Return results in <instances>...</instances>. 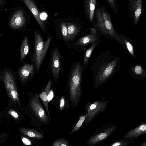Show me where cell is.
<instances>
[{
    "label": "cell",
    "mask_w": 146,
    "mask_h": 146,
    "mask_svg": "<svg viewBox=\"0 0 146 146\" xmlns=\"http://www.w3.org/2000/svg\"><path fill=\"white\" fill-rule=\"evenodd\" d=\"M82 71L81 63L79 62L76 64L72 69L68 85L65 91L73 110L78 107L82 93L81 86Z\"/></svg>",
    "instance_id": "1"
},
{
    "label": "cell",
    "mask_w": 146,
    "mask_h": 146,
    "mask_svg": "<svg viewBox=\"0 0 146 146\" xmlns=\"http://www.w3.org/2000/svg\"><path fill=\"white\" fill-rule=\"evenodd\" d=\"M104 56L102 60L100 65L98 66L96 72L94 75V84L92 89H94L105 82L114 74L119 66V58L115 56Z\"/></svg>",
    "instance_id": "2"
},
{
    "label": "cell",
    "mask_w": 146,
    "mask_h": 146,
    "mask_svg": "<svg viewBox=\"0 0 146 146\" xmlns=\"http://www.w3.org/2000/svg\"><path fill=\"white\" fill-rule=\"evenodd\" d=\"M34 37L35 48L34 61L36 72L38 73L49 47L52 38L49 36L44 41L40 34L37 32L34 33Z\"/></svg>",
    "instance_id": "3"
},
{
    "label": "cell",
    "mask_w": 146,
    "mask_h": 146,
    "mask_svg": "<svg viewBox=\"0 0 146 146\" xmlns=\"http://www.w3.org/2000/svg\"><path fill=\"white\" fill-rule=\"evenodd\" d=\"M29 104L36 123L41 126L49 125L51 121L50 117L47 115L38 94L36 93L31 94Z\"/></svg>",
    "instance_id": "4"
},
{
    "label": "cell",
    "mask_w": 146,
    "mask_h": 146,
    "mask_svg": "<svg viewBox=\"0 0 146 146\" xmlns=\"http://www.w3.org/2000/svg\"><path fill=\"white\" fill-rule=\"evenodd\" d=\"M96 25L104 35L109 34L114 38L116 33L114 29L111 16L109 14L102 8H97L96 11Z\"/></svg>",
    "instance_id": "5"
},
{
    "label": "cell",
    "mask_w": 146,
    "mask_h": 146,
    "mask_svg": "<svg viewBox=\"0 0 146 146\" xmlns=\"http://www.w3.org/2000/svg\"><path fill=\"white\" fill-rule=\"evenodd\" d=\"M102 98L101 101L96 100L94 102L88 101L85 107L86 114L84 124L91 122L100 113L104 111L108 103L109 100L104 101Z\"/></svg>",
    "instance_id": "6"
},
{
    "label": "cell",
    "mask_w": 146,
    "mask_h": 146,
    "mask_svg": "<svg viewBox=\"0 0 146 146\" xmlns=\"http://www.w3.org/2000/svg\"><path fill=\"white\" fill-rule=\"evenodd\" d=\"M3 81L9 97L15 103L20 105L15 80L11 73L5 71L3 75Z\"/></svg>",
    "instance_id": "7"
},
{
    "label": "cell",
    "mask_w": 146,
    "mask_h": 146,
    "mask_svg": "<svg viewBox=\"0 0 146 146\" xmlns=\"http://www.w3.org/2000/svg\"><path fill=\"white\" fill-rule=\"evenodd\" d=\"M117 127L116 125L107 126L103 131L98 132L90 137L87 141V144L92 146L100 143L113 133Z\"/></svg>",
    "instance_id": "8"
},
{
    "label": "cell",
    "mask_w": 146,
    "mask_h": 146,
    "mask_svg": "<svg viewBox=\"0 0 146 146\" xmlns=\"http://www.w3.org/2000/svg\"><path fill=\"white\" fill-rule=\"evenodd\" d=\"M143 0H129L128 11L136 26L142 13Z\"/></svg>",
    "instance_id": "9"
},
{
    "label": "cell",
    "mask_w": 146,
    "mask_h": 146,
    "mask_svg": "<svg viewBox=\"0 0 146 146\" xmlns=\"http://www.w3.org/2000/svg\"><path fill=\"white\" fill-rule=\"evenodd\" d=\"M60 56L58 49L53 50L51 58V69L55 81L57 82L59 76L60 64Z\"/></svg>",
    "instance_id": "10"
},
{
    "label": "cell",
    "mask_w": 146,
    "mask_h": 146,
    "mask_svg": "<svg viewBox=\"0 0 146 146\" xmlns=\"http://www.w3.org/2000/svg\"><path fill=\"white\" fill-rule=\"evenodd\" d=\"M90 31V33L81 37L75 42V44L80 46H86L97 42L98 39L97 30L95 28H92Z\"/></svg>",
    "instance_id": "11"
},
{
    "label": "cell",
    "mask_w": 146,
    "mask_h": 146,
    "mask_svg": "<svg viewBox=\"0 0 146 146\" xmlns=\"http://www.w3.org/2000/svg\"><path fill=\"white\" fill-rule=\"evenodd\" d=\"M25 23L23 11L19 10L15 12L11 18L9 23L12 28L17 29L23 27Z\"/></svg>",
    "instance_id": "12"
},
{
    "label": "cell",
    "mask_w": 146,
    "mask_h": 146,
    "mask_svg": "<svg viewBox=\"0 0 146 146\" xmlns=\"http://www.w3.org/2000/svg\"><path fill=\"white\" fill-rule=\"evenodd\" d=\"M23 1L32 13L41 29L43 31H45V25L44 21L40 17L39 11L35 4L32 0H23Z\"/></svg>",
    "instance_id": "13"
},
{
    "label": "cell",
    "mask_w": 146,
    "mask_h": 146,
    "mask_svg": "<svg viewBox=\"0 0 146 146\" xmlns=\"http://www.w3.org/2000/svg\"><path fill=\"white\" fill-rule=\"evenodd\" d=\"M146 123H144L129 131L123 137L124 139L134 138L146 133Z\"/></svg>",
    "instance_id": "14"
},
{
    "label": "cell",
    "mask_w": 146,
    "mask_h": 146,
    "mask_svg": "<svg viewBox=\"0 0 146 146\" xmlns=\"http://www.w3.org/2000/svg\"><path fill=\"white\" fill-rule=\"evenodd\" d=\"M34 68V65L30 64H26L20 68L19 71V74L22 82H25L29 76L33 74Z\"/></svg>",
    "instance_id": "15"
},
{
    "label": "cell",
    "mask_w": 146,
    "mask_h": 146,
    "mask_svg": "<svg viewBox=\"0 0 146 146\" xmlns=\"http://www.w3.org/2000/svg\"><path fill=\"white\" fill-rule=\"evenodd\" d=\"M52 84V80L50 79L45 88L42 90L39 95L40 98L44 104L48 116L49 117H50V115L48 106V96Z\"/></svg>",
    "instance_id": "16"
},
{
    "label": "cell",
    "mask_w": 146,
    "mask_h": 146,
    "mask_svg": "<svg viewBox=\"0 0 146 146\" xmlns=\"http://www.w3.org/2000/svg\"><path fill=\"white\" fill-rule=\"evenodd\" d=\"M18 131L20 133L27 136L35 139H42L45 137L42 133L35 129L22 127L19 128Z\"/></svg>",
    "instance_id": "17"
},
{
    "label": "cell",
    "mask_w": 146,
    "mask_h": 146,
    "mask_svg": "<svg viewBox=\"0 0 146 146\" xmlns=\"http://www.w3.org/2000/svg\"><path fill=\"white\" fill-rule=\"evenodd\" d=\"M55 103L56 106L61 111L67 110L71 106L69 99L63 95L57 98Z\"/></svg>",
    "instance_id": "18"
},
{
    "label": "cell",
    "mask_w": 146,
    "mask_h": 146,
    "mask_svg": "<svg viewBox=\"0 0 146 146\" xmlns=\"http://www.w3.org/2000/svg\"><path fill=\"white\" fill-rule=\"evenodd\" d=\"M68 40H73L76 36L79 33V28L74 24L69 23L67 25Z\"/></svg>",
    "instance_id": "19"
},
{
    "label": "cell",
    "mask_w": 146,
    "mask_h": 146,
    "mask_svg": "<svg viewBox=\"0 0 146 146\" xmlns=\"http://www.w3.org/2000/svg\"><path fill=\"white\" fill-rule=\"evenodd\" d=\"M86 10L87 15L90 22L93 21L94 16L96 0H87Z\"/></svg>",
    "instance_id": "20"
},
{
    "label": "cell",
    "mask_w": 146,
    "mask_h": 146,
    "mask_svg": "<svg viewBox=\"0 0 146 146\" xmlns=\"http://www.w3.org/2000/svg\"><path fill=\"white\" fill-rule=\"evenodd\" d=\"M29 46L28 38L24 37L22 42L20 50V62H22L28 54Z\"/></svg>",
    "instance_id": "21"
},
{
    "label": "cell",
    "mask_w": 146,
    "mask_h": 146,
    "mask_svg": "<svg viewBox=\"0 0 146 146\" xmlns=\"http://www.w3.org/2000/svg\"><path fill=\"white\" fill-rule=\"evenodd\" d=\"M131 69L133 73L137 76L143 78L146 76V72L141 65H136L133 66Z\"/></svg>",
    "instance_id": "22"
},
{
    "label": "cell",
    "mask_w": 146,
    "mask_h": 146,
    "mask_svg": "<svg viewBox=\"0 0 146 146\" xmlns=\"http://www.w3.org/2000/svg\"><path fill=\"white\" fill-rule=\"evenodd\" d=\"M97 42L92 44L91 46L86 51L84 56L83 64L84 66H87L88 60L92 54V53L98 44Z\"/></svg>",
    "instance_id": "23"
},
{
    "label": "cell",
    "mask_w": 146,
    "mask_h": 146,
    "mask_svg": "<svg viewBox=\"0 0 146 146\" xmlns=\"http://www.w3.org/2000/svg\"><path fill=\"white\" fill-rule=\"evenodd\" d=\"M121 37L122 39L123 44H125L128 51L133 57L135 58V55L133 47L131 42L125 38V36H122Z\"/></svg>",
    "instance_id": "24"
},
{
    "label": "cell",
    "mask_w": 146,
    "mask_h": 146,
    "mask_svg": "<svg viewBox=\"0 0 146 146\" xmlns=\"http://www.w3.org/2000/svg\"><path fill=\"white\" fill-rule=\"evenodd\" d=\"M85 115L84 114L79 116V120L74 128L70 133V135H72L75 131L79 130L85 121Z\"/></svg>",
    "instance_id": "25"
},
{
    "label": "cell",
    "mask_w": 146,
    "mask_h": 146,
    "mask_svg": "<svg viewBox=\"0 0 146 146\" xmlns=\"http://www.w3.org/2000/svg\"><path fill=\"white\" fill-rule=\"evenodd\" d=\"M116 141L111 144V146H123L126 145L133 141L134 138L124 139Z\"/></svg>",
    "instance_id": "26"
},
{
    "label": "cell",
    "mask_w": 146,
    "mask_h": 146,
    "mask_svg": "<svg viewBox=\"0 0 146 146\" xmlns=\"http://www.w3.org/2000/svg\"><path fill=\"white\" fill-rule=\"evenodd\" d=\"M52 146H68V142L66 139L60 138L54 140L53 142Z\"/></svg>",
    "instance_id": "27"
},
{
    "label": "cell",
    "mask_w": 146,
    "mask_h": 146,
    "mask_svg": "<svg viewBox=\"0 0 146 146\" xmlns=\"http://www.w3.org/2000/svg\"><path fill=\"white\" fill-rule=\"evenodd\" d=\"M62 35L64 39L68 40V31L67 25L65 23H62L60 25Z\"/></svg>",
    "instance_id": "28"
},
{
    "label": "cell",
    "mask_w": 146,
    "mask_h": 146,
    "mask_svg": "<svg viewBox=\"0 0 146 146\" xmlns=\"http://www.w3.org/2000/svg\"><path fill=\"white\" fill-rule=\"evenodd\" d=\"M8 113L14 119L17 120L19 119L18 114L14 110L12 109H9L8 111Z\"/></svg>",
    "instance_id": "29"
},
{
    "label": "cell",
    "mask_w": 146,
    "mask_h": 146,
    "mask_svg": "<svg viewBox=\"0 0 146 146\" xmlns=\"http://www.w3.org/2000/svg\"><path fill=\"white\" fill-rule=\"evenodd\" d=\"M109 3L112 9L114 11L116 9V3L115 0H106Z\"/></svg>",
    "instance_id": "30"
},
{
    "label": "cell",
    "mask_w": 146,
    "mask_h": 146,
    "mask_svg": "<svg viewBox=\"0 0 146 146\" xmlns=\"http://www.w3.org/2000/svg\"><path fill=\"white\" fill-rule=\"evenodd\" d=\"M21 139L23 143L26 145H31L32 144L31 141L26 137H21Z\"/></svg>",
    "instance_id": "31"
},
{
    "label": "cell",
    "mask_w": 146,
    "mask_h": 146,
    "mask_svg": "<svg viewBox=\"0 0 146 146\" xmlns=\"http://www.w3.org/2000/svg\"><path fill=\"white\" fill-rule=\"evenodd\" d=\"M46 15L45 13H42L40 15V17L42 20L45 19L46 17Z\"/></svg>",
    "instance_id": "32"
},
{
    "label": "cell",
    "mask_w": 146,
    "mask_h": 146,
    "mask_svg": "<svg viewBox=\"0 0 146 146\" xmlns=\"http://www.w3.org/2000/svg\"><path fill=\"white\" fill-rule=\"evenodd\" d=\"M4 3V0H0V8L3 6Z\"/></svg>",
    "instance_id": "33"
},
{
    "label": "cell",
    "mask_w": 146,
    "mask_h": 146,
    "mask_svg": "<svg viewBox=\"0 0 146 146\" xmlns=\"http://www.w3.org/2000/svg\"><path fill=\"white\" fill-rule=\"evenodd\" d=\"M141 146H146V142L145 141L143 143L140 145Z\"/></svg>",
    "instance_id": "34"
},
{
    "label": "cell",
    "mask_w": 146,
    "mask_h": 146,
    "mask_svg": "<svg viewBox=\"0 0 146 146\" xmlns=\"http://www.w3.org/2000/svg\"><path fill=\"white\" fill-rule=\"evenodd\" d=\"M2 35L0 33V38L1 37V36H2Z\"/></svg>",
    "instance_id": "35"
},
{
    "label": "cell",
    "mask_w": 146,
    "mask_h": 146,
    "mask_svg": "<svg viewBox=\"0 0 146 146\" xmlns=\"http://www.w3.org/2000/svg\"></svg>",
    "instance_id": "36"
}]
</instances>
